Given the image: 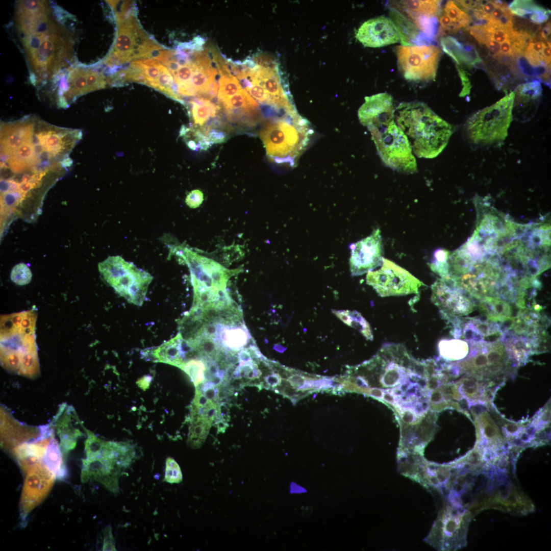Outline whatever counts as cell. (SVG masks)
<instances>
[{
    "instance_id": "33",
    "label": "cell",
    "mask_w": 551,
    "mask_h": 551,
    "mask_svg": "<svg viewBox=\"0 0 551 551\" xmlns=\"http://www.w3.org/2000/svg\"><path fill=\"white\" fill-rule=\"evenodd\" d=\"M221 336L224 345L234 350L243 348L248 341L247 332L242 328L224 329Z\"/></svg>"
},
{
    "instance_id": "37",
    "label": "cell",
    "mask_w": 551,
    "mask_h": 551,
    "mask_svg": "<svg viewBox=\"0 0 551 551\" xmlns=\"http://www.w3.org/2000/svg\"><path fill=\"white\" fill-rule=\"evenodd\" d=\"M449 252L443 249L437 250L434 254V258L430 263V267L441 278H446L448 276L447 259Z\"/></svg>"
},
{
    "instance_id": "13",
    "label": "cell",
    "mask_w": 551,
    "mask_h": 551,
    "mask_svg": "<svg viewBox=\"0 0 551 551\" xmlns=\"http://www.w3.org/2000/svg\"><path fill=\"white\" fill-rule=\"evenodd\" d=\"M366 280L382 297L417 294L425 285L408 271L384 258L381 268L367 272Z\"/></svg>"
},
{
    "instance_id": "17",
    "label": "cell",
    "mask_w": 551,
    "mask_h": 551,
    "mask_svg": "<svg viewBox=\"0 0 551 551\" xmlns=\"http://www.w3.org/2000/svg\"><path fill=\"white\" fill-rule=\"evenodd\" d=\"M56 479L43 463L36 465L27 472L20 501V515L22 522L47 496Z\"/></svg>"
},
{
    "instance_id": "19",
    "label": "cell",
    "mask_w": 551,
    "mask_h": 551,
    "mask_svg": "<svg viewBox=\"0 0 551 551\" xmlns=\"http://www.w3.org/2000/svg\"><path fill=\"white\" fill-rule=\"evenodd\" d=\"M356 38L364 46L380 47L399 40L396 28L390 18L381 16L365 21L358 29Z\"/></svg>"
},
{
    "instance_id": "27",
    "label": "cell",
    "mask_w": 551,
    "mask_h": 551,
    "mask_svg": "<svg viewBox=\"0 0 551 551\" xmlns=\"http://www.w3.org/2000/svg\"><path fill=\"white\" fill-rule=\"evenodd\" d=\"M333 312L344 323L358 330L366 339L373 340L371 327L359 312L356 310H333Z\"/></svg>"
},
{
    "instance_id": "56",
    "label": "cell",
    "mask_w": 551,
    "mask_h": 551,
    "mask_svg": "<svg viewBox=\"0 0 551 551\" xmlns=\"http://www.w3.org/2000/svg\"><path fill=\"white\" fill-rule=\"evenodd\" d=\"M517 428L516 426L513 425H509L507 427V430L511 433H514L516 431Z\"/></svg>"
},
{
    "instance_id": "11",
    "label": "cell",
    "mask_w": 551,
    "mask_h": 551,
    "mask_svg": "<svg viewBox=\"0 0 551 551\" xmlns=\"http://www.w3.org/2000/svg\"><path fill=\"white\" fill-rule=\"evenodd\" d=\"M424 540L439 550H456L467 543L472 514L467 509L445 503Z\"/></svg>"
},
{
    "instance_id": "45",
    "label": "cell",
    "mask_w": 551,
    "mask_h": 551,
    "mask_svg": "<svg viewBox=\"0 0 551 551\" xmlns=\"http://www.w3.org/2000/svg\"><path fill=\"white\" fill-rule=\"evenodd\" d=\"M213 402L209 400L202 391L196 387L195 396L193 400V407L201 408L208 406Z\"/></svg>"
},
{
    "instance_id": "20",
    "label": "cell",
    "mask_w": 551,
    "mask_h": 551,
    "mask_svg": "<svg viewBox=\"0 0 551 551\" xmlns=\"http://www.w3.org/2000/svg\"><path fill=\"white\" fill-rule=\"evenodd\" d=\"M542 92L541 83L538 80L517 86L514 92L513 117L521 122L530 120L535 113Z\"/></svg>"
},
{
    "instance_id": "29",
    "label": "cell",
    "mask_w": 551,
    "mask_h": 551,
    "mask_svg": "<svg viewBox=\"0 0 551 551\" xmlns=\"http://www.w3.org/2000/svg\"><path fill=\"white\" fill-rule=\"evenodd\" d=\"M192 116L196 126H203L210 117L216 115L218 107L210 100L199 98L191 102Z\"/></svg>"
},
{
    "instance_id": "2",
    "label": "cell",
    "mask_w": 551,
    "mask_h": 551,
    "mask_svg": "<svg viewBox=\"0 0 551 551\" xmlns=\"http://www.w3.org/2000/svg\"><path fill=\"white\" fill-rule=\"evenodd\" d=\"M394 121L406 136L412 152L419 158L437 157L455 131L425 104L400 103L394 110Z\"/></svg>"
},
{
    "instance_id": "5",
    "label": "cell",
    "mask_w": 551,
    "mask_h": 551,
    "mask_svg": "<svg viewBox=\"0 0 551 551\" xmlns=\"http://www.w3.org/2000/svg\"><path fill=\"white\" fill-rule=\"evenodd\" d=\"M124 3L120 11L116 12L118 23L116 37L105 63L119 65L134 59L155 58L163 48L151 39L142 29L135 15L128 13L129 5Z\"/></svg>"
},
{
    "instance_id": "51",
    "label": "cell",
    "mask_w": 551,
    "mask_h": 551,
    "mask_svg": "<svg viewBox=\"0 0 551 551\" xmlns=\"http://www.w3.org/2000/svg\"><path fill=\"white\" fill-rule=\"evenodd\" d=\"M152 380V378L149 375H146L139 379L136 382V384L139 387L145 391L149 388Z\"/></svg>"
},
{
    "instance_id": "16",
    "label": "cell",
    "mask_w": 551,
    "mask_h": 551,
    "mask_svg": "<svg viewBox=\"0 0 551 551\" xmlns=\"http://www.w3.org/2000/svg\"><path fill=\"white\" fill-rule=\"evenodd\" d=\"M431 301L443 316L459 317L470 313L474 308L469 295L450 278L437 279L432 285Z\"/></svg>"
},
{
    "instance_id": "31",
    "label": "cell",
    "mask_w": 551,
    "mask_h": 551,
    "mask_svg": "<svg viewBox=\"0 0 551 551\" xmlns=\"http://www.w3.org/2000/svg\"><path fill=\"white\" fill-rule=\"evenodd\" d=\"M442 13L450 19L454 33L462 28L469 27L472 22L467 13L461 9L453 1H449L446 3Z\"/></svg>"
},
{
    "instance_id": "55",
    "label": "cell",
    "mask_w": 551,
    "mask_h": 551,
    "mask_svg": "<svg viewBox=\"0 0 551 551\" xmlns=\"http://www.w3.org/2000/svg\"><path fill=\"white\" fill-rule=\"evenodd\" d=\"M484 432L486 436L488 438H492L496 435L495 430L490 425L486 426L485 428Z\"/></svg>"
},
{
    "instance_id": "40",
    "label": "cell",
    "mask_w": 551,
    "mask_h": 551,
    "mask_svg": "<svg viewBox=\"0 0 551 551\" xmlns=\"http://www.w3.org/2000/svg\"><path fill=\"white\" fill-rule=\"evenodd\" d=\"M235 379L244 377L249 379H255L261 374V371L258 368L257 365L254 361L245 364H239L233 372Z\"/></svg>"
},
{
    "instance_id": "25",
    "label": "cell",
    "mask_w": 551,
    "mask_h": 551,
    "mask_svg": "<svg viewBox=\"0 0 551 551\" xmlns=\"http://www.w3.org/2000/svg\"><path fill=\"white\" fill-rule=\"evenodd\" d=\"M508 8L512 14L529 19L537 24L546 21L550 13V10L538 6L532 1H513L509 4Z\"/></svg>"
},
{
    "instance_id": "50",
    "label": "cell",
    "mask_w": 551,
    "mask_h": 551,
    "mask_svg": "<svg viewBox=\"0 0 551 551\" xmlns=\"http://www.w3.org/2000/svg\"><path fill=\"white\" fill-rule=\"evenodd\" d=\"M239 364H245L253 361L248 349L241 350L238 354Z\"/></svg>"
},
{
    "instance_id": "12",
    "label": "cell",
    "mask_w": 551,
    "mask_h": 551,
    "mask_svg": "<svg viewBox=\"0 0 551 551\" xmlns=\"http://www.w3.org/2000/svg\"><path fill=\"white\" fill-rule=\"evenodd\" d=\"M398 69L407 80L434 81L440 57V48L434 45H398L396 48Z\"/></svg>"
},
{
    "instance_id": "18",
    "label": "cell",
    "mask_w": 551,
    "mask_h": 551,
    "mask_svg": "<svg viewBox=\"0 0 551 551\" xmlns=\"http://www.w3.org/2000/svg\"><path fill=\"white\" fill-rule=\"evenodd\" d=\"M350 248L349 263L352 276L368 272L382 263L383 251L379 229L374 230L369 236L350 245Z\"/></svg>"
},
{
    "instance_id": "36",
    "label": "cell",
    "mask_w": 551,
    "mask_h": 551,
    "mask_svg": "<svg viewBox=\"0 0 551 551\" xmlns=\"http://www.w3.org/2000/svg\"><path fill=\"white\" fill-rule=\"evenodd\" d=\"M218 98L220 102L236 94L242 88L236 78L231 76H222L219 81Z\"/></svg>"
},
{
    "instance_id": "52",
    "label": "cell",
    "mask_w": 551,
    "mask_h": 551,
    "mask_svg": "<svg viewBox=\"0 0 551 551\" xmlns=\"http://www.w3.org/2000/svg\"><path fill=\"white\" fill-rule=\"evenodd\" d=\"M265 380L269 385L274 387L280 384L281 379L279 374L273 373L265 377Z\"/></svg>"
},
{
    "instance_id": "22",
    "label": "cell",
    "mask_w": 551,
    "mask_h": 551,
    "mask_svg": "<svg viewBox=\"0 0 551 551\" xmlns=\"http://www.w3.org/2000/svg\"><path fill=\"white\" fill-rule=\"evenodd\" d=\"M441 45L444 52L458 65L470 67L482 62L477 49L472 45L460 42L452 36L442 38Z\"/></svg>"
},
{
    "instance_id": "6",
    "label": "cell",
    "mask_w": 551,
    "mask_h": 551,
    "mask_svg": "<svg viewBox=\"0 0 551 551\" xmlns=\"http://www.w3.org/2000/svg\"><path fill=\"white\" fill-rule=\"evenodd\" d=\"M1 360L8 370L26 374L39 367L35 328L19 320L1 329Z\"/></svg>"
},
{
    "instance_id": "7",
    "label": "cell",
    "mask_w": 551,
    "mask_h": 551,
    "mask_svg": "<svg viewBox=\"0 0 551 551\" xmlns=\"http://www.w3.org/2000/svg\"><path fill=\"white\" fill-rule=\"evenodd\" d=\"M515 94L511 92L494 104L470 117L465 129L468 139L477 145H489L501 142L508 136L513 119Z\"/></svg>"
},
{
    "instance_id": "21",
    "label": "cell",
    "mask_w": 551,
    "mask_h": 551,
    "mask_svg": "<svg viewBox=\"0 0 551 551\" xmlns=\"http://www.w3.org/2000/svg\"><path fill=\"white\" fill-rule=\"evenodd\" d=\"M183 337L180 333L171 339L154 348L146 349L142 352L146 359L156 362L170 364L181 368L185 363L182 349Z\"/></svg>"
},
{
    "instance_id": "48",
    "label": "cell",
    "mask_w": 551,
    "mask_h": 551,
    "mask_svg": "<svg viewBox=\"0 0 551 551\" xmlns=\"http://www.w3.org/2000/svg\"><path fill=\"white\" fill-rule=\"evenodd\" d=\"M17 155L19 158L27 159L31 158L33 153V148L29 143H24L18 149Z\"/></svg>"
},
{
    "instance_id": "28",
    "label": "cell",
    "mask_w": 551,
    "mask_h": 551,
    "mask_svg": "<svg viewBox=\"0 0 551 551\" xmlns=\"http://www.w3.org/2000/svg\"><path fill=\"white\" fill-rule=\"evenodd\" d=\"M440 355L449 360H458L465 357L468 353L466 341L459 339H443L438 344Z\"/></svg>"
},
{
    "instance_id": "4",
    "label": "cell",
    "mask_w": 551,
    "mask_h": 551,
    "mask_svg": "<svg viewBox=\"0 0 551 551\" xmlns=\"http://www.w3.org/2000/svg\"><path fill=\"white\" fill-rule=\"evenodd\" d=\"M508 470H488L469 510L472 515L485 509H495L517 515L534 510L532 502L514 484Z\"/></svg>"
},
{
    "instance_id": "1",
    "label": "cell",
    "mask_w": 551,
    "mask_h": 551,
    "mask_svg": "<svg viewBox=\"0 0 551 551\" xmlns=\"http://www.w3.org/2000/svg\"><path fill=\"white\" fill-rule=\"evenodd\" d=\"M15 24L33 83L58 76L72 62L73 38L65 26L66 12L43 1H20Z\"/></svg>"
},
{
    "instance_id": "30",
    "label": "cell",
    "mask_w": 551,
    "mask_h": 551,
    "mask_svg": "<svg viewBox=\"0 0 551 551\" xmlns=\"http://www.w3.org/2000/svg\"><path fill=\"white\" fill-rule=\"evenodd\" d=\"M227 112L235 111H252L256 109L257 102L244 89H241L236 94L221 102Z\"/></svg>"
},
{
    "instance_id": "10",
    "label": "cell",
    "mask_w": 551,
    "mask_h": 551,
    "mask_svg": "<svg viewBox=\"0 0 551 551\" xmlns=\"http://www.w3.org/2000/svg\"><path fill=\"white\" fill-rule=\"evenodd\" d=\"M127 467L122 442L103 441L97 450L86 454L82 460L81 479L83 483L94 480L113 493L119 490L122 469Z\"/></svg>"
},
{
    "instance_id": "34",
    "label": "cell",
    "mask_w": 551,
    "mask_h": 551,
    "mask_svg": "<svg viewBox=\"0 0 551 551\" xmlns=\"http://www.w3.org/2000/svg\"><path fill=\"white\" fill-rule=\"evenodd\" d=\"M487 22L496 27L505 29L513 28V16L508 6L505 3L498 1L495 9Z\"/></svg>"
},
{
    "instance_id": "23",
    "label": "cell",
    "mask_w": 551,
    "mask_h": 551,
    "mask_svg": "<svg viewBox=\"0 0 551 551\" xmlns=\"http://www.w3.org/2000/svg\"><path fill=\"white\" fill-rule=\"evenodd\" d=\"M391 10V19L396 28L402 45H420L430 42L411 22L398 12Z\"/></svg>"
},
{
    "instance_id": "46",
    "label": "cell",
    "mask_w": 551,
    "mask_h": 551,
    "mask_svg": "<svg viewBox=\"0 0 551 551\" xmlns=\"http://www.w3.org/2000/svg\"><path fill=\"white\" fill-rule=\"evenodd\" d=\"M497 1H480V7L485 16L487 22L495 9Z\"/></svg>"
},
{
    "instance_id": "43",
    "label": "cell",
    "mask_w": 551,
    "mask_h": 551,
    "mask_svg": "<svg viewBox=\"0 0 551 551\" xmlns=\"http://www.w3.org/2000/svg\"><path fill=\"white\" fill-rule=\"evenodd\" d=\"M457 68L463 85V89L460 95L464 96L469 94L471 87L468 73L458 66H457Z\"/></svg>"
},
{
    "instance_id": "35",
    "label": "cell",
    "mask_w": 551,
    "mask_h": 551,
    "mask_svg": "<svg viewBox=\"0 0 551 551\" xmlns=\"http://www.w3.org/2000/svg\"><path fill=\"white\" fill-rule=\"evenodd\" d=\"M190 377L195 387L204 383L206 365L202 359H191L185 363L181 368Z\"/></svg>"
},
{
    "instance_id": "49",
    "label": "cell",
    "mask_w": 551,
    "mask_h": 551,
    "mask_svg": "<svg viewBox=\"0 0 551 551\" xmlns=\"http://www.w3.org/2000/svg\"><path fill=\"white\" fill-rule=\"evenodd\" d=\"M485 44L490 52L496 57H498L500 53V44L494 41L489 36L485 40Z\"/></svg>"
},
{
    "instance_id": "42",
    "label": "cell",
    "mask_w": 551,
    "mask_h": 551,
    "mask_svg": "<svg viewBox=\"0 0 551 551\" xmlns=\"http://www.w3.org/2000/svg\"><path fill=\"white\" fill-rule=\"evenodd\" d=\"M203 199V192L196 189L192 190L187 195L186 203L190 207L195 208L202 204Z\"/></svg>"
},
{
    "instance_id": "3",
    "label": "cell",
    "mask_w": 551,
    "mask_h": 551,
    "mask_svg": "<svg viewBox=\"0 0 551 551\" xmlns=\"http://www.w3.org/2000/svg\"><path fill=\"white\" fill-rule=\"evenodd\" d=\"M312 133L310 122L305 118L296 121L285 119L265 121L259 135L271 161L294 167Z\"/></svg>"
},
{
    "instance_id": "9",
    "label": "cell",
    "mask_w": 551,
    "mask_h": 551,
    "mask_svg": "<svg viewBox=\"0 0 551 551\" xmlns=\"http://www.w3.org/2000/svg\"><path fill=\"white\" fill-rule=\"evenodd\" d=\"M98 268L104 280L118 294L130 303L142 305L153 279L149 273L119 256L108 257L98 263Z\"/></svg>"
},
{
    "instance_id": "8",
    "label": "cell",
    "mask_w": 551,
    "mask_h": 551,
    "mask_svg": "<svg viewBox=\"0 0 551 551\" xmlns=\"http://www.w3.org/2000/svg\"><path fill=\"white\" fill-rule=\"evenodd\" d=\"M384 163L394 170L412 173L417 171L415 158L408 140L394 118L366 126Z\"/></svg>"
},
{
    "instance_id": "39",
    "label": "cell",
    "mask_w": 551,
    "mask_h": 551,
    "mask_svg": "<svg viewBox=\"0 0 551 551\" xmlns=\"http://www.w3.org/2000/svg\"><path fill=\"white\" fill-rule=\"evenodd\" d=\"M32 273L28 266L24 263H20L15 265L10 273L12 281L18 285H25L32 280Z\"/></svg>"
},
{
    "instance_id": "26",
    "label": "cell",
    "mask_w": 551,
    "mask_h": 551,
    "mask_svg": "<svg viewBox=\"0 0 551 551\" xmlns=\"http://www.w3.org/2000/svg\"><path fill=\"white\" fill-rule=\"evenodd\" d=\"M61 449L54 435L51 438L46 453L43 459V463L59 480L66 478L67 470L63 462Z\"/></svg>"
},
{
    "instance_id": "41",
    "label": "cell",
    "mask_w": 551,
    "mask_h": 551,
    "mask_svg": "<svg viewBox=\"0 0 551 551\" xmlns=\"http://www.w3.org/2000/svg\"><path fill=\"white\" fill-rule=\"evenodd\" d=\"M104 540L103 550H116L115 545V540L113 537L112 528L110 525L106 526L103 532Z\"/></svg>"
},
{
    "instance_id": "38",
    "label": "cell",
    "mask_w": 551,
    "mask_h": 551,
    "mask_svg": "<svg viewBox=\"0 0 551 551\" xmlns=\"http://www.w3.org/2000/svg\"><path fill=\"white\" fill-rule=\"evenodd\" d=\"M183 480V475L179 465L171 457H168L165 462V470L163 482L170 484H179Z\"/></svg>"
},
{
    "instance_id": "32",
    "label": "cell",
    "mask_w": 551,
    "mask_h": 551,
    "mask_svg": "<svg viewBox=\"0 0 551 551\" xmlns=\"http://www.w3.org/2000/svg\"><path fill=\"white\" fill-rule=\"evenodd\" d=\"M211 425V424L200 418L193 420L189 428L187 440L188 446L194 449L199 448L204 443Z\"/></svg>"
},
{
    "instance_id": "24",
    "label": "cell",
    "mask_w": 551,
    "mask_h": 551,
    "mask_svg": "<svg viewBox=\"0 0 551 551\" xmlns=\"http://www.w3.org/2000/svg\"><path fill=\"white\" fill-rule=\"evenodd\" d=\"M479 299L480 310L487 319L503 323L512 318V309L508 303L490 296Z\"/></svg>"
},
{
    "instance_id": "14",
    "label": "cell",
    "mask_w": 551,
    "mask_h": 551,
    "mask_svg": "<svg viewBox=\"0 0 551 551\" xmlns=\"http://www.w3.org/2000/svg\"><path fill=\"white\" fill-rule=\"evenodd\" d=\"M118 75L125 81L144 83L173 99L181 101L171 73L166 66L155 59L135 60L123 73Z\"/></svg>"
},
{
    "instance_id": "57",
    "label": "cell",
    "mask_w": 551,
    "mask_h": 551,
    "mask_svg": "<svg viewBox=\"0 0 551 551\" xmlns=\"http://www.w3.org/2000/svg\"><path fill=\"white\" fill-rule=\"evenodd\" d=\"M439 398H440V395H439V394H438V393H437V394H435V395H434V399L435 400H438V399H439Z\"/></svg>"
},
{
    "instance_id": "15",
    "label": "cell",
    "mask_w": 551,
    "mask_h": 551,
    "mask_svg": "<svg viewBox=\"0 0 551 551\" xmlns=\"http://www.w3.org/2000/svg\"><path fill=\"white\" fill-rule=\"evenodd\" d=\"M441 4L440 1H393L389 7L414 24L431 42L438 34Z\"/></svg>"
},
{
    "instance_id": "47",
    "label": "cell",
    "mask_w": 551,
    "mask_h": 551,
    "mask_svg": "<svg viewBox=\"0 0 551 551\" xmlns=\"http://www.w3.org/2000/svg\"><path fill=\"white\" fill-rule=\"evenodd\" d=\"M23 142V136L20 133H14L8 137L7 145L10 149L19 148Z\"/></svg>"
},
{
    "instance_id": "44",
    "label": "cell",
    "mask_w": 551,
    "mask_h": 551,
    "mask_svg": "<svg viewBox=\"0 0 551 551\" xmlns=\"http://www.w3.org/2000/svg\"><path fill=\"white\" fill-rule=\"evenodd\" d=\"M44 143L48 149L56 151L60 148L61 140L56 134H47L44 138Z\"/></svg>"
},
{
    "instance_id": "54",
    "label": "cell",
    "mask_w": 551,
    "mask_h": 551,
    "mask_svg": "<svg viewBox=\"0 0 551 551\" xmlns=\"http://www.w3.org/2000/svg\"><path fill=\"white\" fill-rule=\"evenodd\" d=\"M217 428L218 429V433H223L225 430L228 427L229 424L228 422L221 419H217L216 420Z\"/></svg>"
},
{
    "instance_id": "53",
    "label": "cell",
    "mask_w": 551,
    "mask_h": 551,
    "mask_svg": "<svg viewBox=\"0 0 551 551\" xmlns=\"http://www.w3.org/2000/svg\"><path fill=\"white\" fill-rule=\"evenodd\" d=\"M464 388L467 393H473L476 389L475 383L472 381H467L464 384Z\"/></svg>"
}]
</instances>
